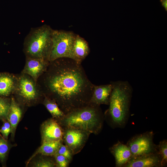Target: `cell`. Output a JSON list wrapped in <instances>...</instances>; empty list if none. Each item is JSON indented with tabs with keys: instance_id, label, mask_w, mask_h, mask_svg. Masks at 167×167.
I'll return each mask as SVG.
<instances>
[{
	"instance_id": "6da1fadb",
	"label": "cell",
	"mask_w": 167,
	"mask_h": 167,
	"mask_svg": "<svg viewBox=\"0 0 167 167\" xmlns=\"http://www.w3.org/2000/svg\"><path fill=\"white\" fill-rule=\"evenodd\" d=\"M44 72L46 96L54 100L65 114L90 104L94 85L81 63L60 58L50 62Z\"/></svg>"
},
{
	"instance_id": "7a4b0ae2",
	"label": "cell",
	"mask_w": 167,
	"mask_h": 167,
	"mask_svg": "<svg viewBox=\"0 0 167 167\" xmlns=\"http://www.w3.org/2000/svg\"><path fill=\"white\" fill-rule=\"evenodd\" d=\"M112 85L108 109L105 113L114 127H123L129 118L133 89L127 81L110 83Z\"/></svg>"
},
{
	"instance_id": "3957f363",
	"label": "cell",
	"mask_w": 167,
	"mask_h": 167,
	"mask_svg": "<svg viewBox=\"0 0 167 167\" xmlns=\"http://www.w3.org/2000/svg\"><path fill=\"white\" fill-rule=\"evenodd\" d=\"M103 119L100 106L89 104L75 109L57 120L63 128H77L97 135L102 128Z\"/></svg>"
},
{
	"instance_id": "277c9868",
	"label": "cell",
	"mask_w": 167,
	"mask_h": 167,
	"mask_svg": "<svg viewBox=\"0 0 167 167\" xmlns=\"http://www.w3.org/2000/svg\"><path fill=\"white\" fill-rule=\"evenodd\" d=\"M53 30L49 26L44 25L31 31L24 42L25 51L28 57L49 61Z\"/></svg>"
},
{
	"instance_id": "5b68a950",
	"label": "cell",
	"mask_w": 167,
	"mask_h": 167,
	"mask_svg": "<svg viewBox=\"0 0 167 167\" xmlns=\"http://www.w3.org/2000/svg\"><path fill=\"white\" fill-rule=\"evenodd\" d=\"M76 36L71 31L53 30L49 62L62 58L74 60L73 47Z\"/></svg>"
},
{
	"instance_id": "8992f818",
	"label": "cell",
	"mask_w": 167,
	"mask_h": 167,
	"mask_svg": "<svg viewBox=\"0 0 167 167\" xmlns=\"http://www.w3.org/2000/svg\"><path fill=\"white\" fill-rule=\"evenodd\" d=\"M154 134L152 131L135 135L131 138L126 145L129 148L132 157L158 152L157 145L153 141Z\"/></svg>"
},
{
	"instance_id": "52a82bcc",
	"label": "cell",
	"mask_w": 167,
	"mask_h": 167,
	"mask_svg": "<svg viewBox=\"0 0 167 167\" xmlns=\"http://www.w3.org/2000/svg\"><path fill=\"white\" fill-rule=\"evenodd\" d=\"M63 143L71 151L73 155L79 153L85 145L91 133L77 128H63Z\"/></svg>"
},
{
	"instance_id": "ba28073f",
	"label": "cell",
	"mask_w": 167,
	"mask_h": 167,
	"mask_svg": "<svg viewBox=\"0 0 167 167\" xmlns=\"http://www.w3.org/2000/svg\"><path fill=\"white\" fill-rule=\"evenodd\" d=\"M42 142L62 140L63 129L58 121L53 118L45 121L41 127Z\"/></svg>"
},
{
	"instance_id": "9c48e42d",
	"label": "cell",
	"mask_w": 167,
	"mask_h": 167,
	"mask_svg": "<svg viewBox=\"0 0 167 167\" xmlns=\"http://www.w3.org/2000/svg\"><path fill=\"white\" fill-rule=\"evenodd\" d=\"M123 167H162L161 157L157 152L133 156Z\"/></svg>"
},
{
	"instance_id": "30bf717a",
	"label": "cell",
	"mask_w": 167,
	"mask_h": 167,
	"mask_svg": "<svg viewBox=\"0 0 167 167\" xmlns=\"http://www.w3.org/2000/svg\"><path fill=\"white\" fill-rule=\"evenodd\" d=\"M112 89L111 83L98 86L94 85L90 104L98 106L102 104L109 105Z\"/></svg>"
},
{
	"instance_id": "8fae6325",
	"label": "cell",
	"mask_w": 167,
	"mask_h": 167,
	"mask_svg": "<svg viewBox=\"0 0 167 167\" xmlns=\"http://www.w3.org/2000/svg\"><path fill=\"white\" fill-rule=\"evenodd\" d=\"M109 150L115 158L116 167H123L132 157L129 147L120 141L111 147Z\"/></svg>"
},
{
	"instance_id": "7c38bea8",
	"label": "cell",
	"mask_w": 167,
	"mask_h": 167,
	"mask_svg": "<svg viewBox=\"0 0 167 167\" xmlns=\"http://www.w3.org/2000/svg\"><path fill=\"white\" fill-rule=\"evenodd\" d=\"M49 62L47 60L28 57L24 72L36 80L45 71Z\"/></svg>"
},
{
	"instance_id": "4fadbf2b",
	"label": "cell",
	"mask_w": 167,
	"mask_h": 167,
	"mask_svg": "<svg viewBox=\"0 0 167 167\" xmlns=\"http://www.w3.org/2000/svg\"><path fill=\"white\" fill-rule=\"evenodd\" d=\"M90 49L87 42L78 35H76L73 47L74 60L81 63L89 53Z\"/></svg>"
},
{
	"instance_id": "5bb4252c",
	"label": "cell",
	"mask_w": 167,
	"mask_h": 167,
	"mask_svg": "<svg viewBox=\"0 0 167 167\" xmlns=\"http://www.w3.org/2000/svg\"><path fill=\"white\" fill-rule=\"evenodd\" d=\"M18 88L19 95L27 100H33L37 96L36 91L33 83L25 77L20 78Z\"/></svg>"
},
{
	"instance_id": "9a60e30c",
	"label": "cell",
	"mask_w": 167,
	"mask_h": 167,
	"mask_svg": "<svg viewBox=\"0 0 167 167\" xmlns=\"http://www.w3.org/2000/svg\"><path fill=\"white\" fill-rule=\"evenodd\" d=\"M21 110L15 99L12 98L7 116L11 126V132L14 135L15 132L21 117Z\"/></svg>"
},
{
	"instance_id": "2e32d148",
	"label": "cell",
	"mask_w": 167,
	"mask_h": 167,
	"mask_svg": "<svg viewBox=\"0 0 167 167\" xmlns=\"http://www.w3.org/2000/svg\"><path fill=\"white\" fill-rule=\"evenodd\" d=\"M62 143V139L42 142L41 146L30 158L28 161V163L33 157L38 154L47 156H54L56 153L59 146Z\"/></svg>"
},
{
	"instance_id": "e0dca14e",
	"label": "cell",
	"mask_w": 167,
	"mask_h": 167,
	"mask_svg": "<svg viewBox=\"0 0 167 167\" xmlns=\"http://www.w3.org/2000/svg\"><path fill=\"white\" fill-rule=\"evenodd\" d=\"M14 84V80L11 76L0 75V95H9L13 90Z\"/></svg>"
},
{
	"instance_id": "ac0fdd59",
	"label": "cell",
	"mask_w": 167,
	"mask_h": 167,
	"mask_svg": "<svg viewBox=\"0 0 167 167\" xmlns=\"http://www.w3.org/2000/svg\"><path fill=\"white\" fill-rule=\"evenodd\" d=\"M44 104L53 118L55 119L58 120L65 115V114L54 100L45 96Z\"/></svg>"
},
{
	"instance_id": "d6986e66",
	"label": "cell",
	"mask_w": 167,
	"mask_h": 167,
	"mask_svg": "<svg viewBox=\"0 0 167 167\" xmlns=\"http://www.w3.org/2000/svg\"><path fill=\"white\" fill-rule=\"evenodd\" d=\"M158 152L161 159L162 167L165 166L167 164V140L164 139L161 141L157 145Z\"/></svg>"
},
{
	"instance_id": "ffe728a7",
	"label": "cell",
	"mask_w": 167,
	"mask_h": 167,
	"mask_svg": "<svg viewBox=\"0 0 167 167\" xmlns=\"http://www.w3.org/2000/svg\"><path fill=\"white\" fill-rule=\"evenodd\" d=\"M9 149V145L4 139L0 137V161H3Z\"/></svg>"
},
{
	"instance_id": "44dd1931",
	"label": "cell",
	"mask_w": 167,
	"mask_h": 167,
	"mask_svg": "<svg viewBox=\"0 0 167 167\" xmlns=\"http://www.w3.org/2000/svg\"><path fill=\"white\" fill-rule=\"evenodd\" d=\"M56 153L64 156L70 162L71 161L74 155L70 150L63 143L59 146Z\"/></svg>"
},
{
	"instance_id": "7402d4cb",
	"label": "cell",
	"mask_w": 167,
	"mask_h": 167,
	"mask_svg": "<svg viewBox=\"0 0 167 167\" xmlns=\"http://www.w3.org/2000/svg\"><path fill=\"white\" fill-rule=\"evenodd\" d=\"M55 158L56 166L58 167H67L70 162L64 156L56 153L54 156Z\"/></svg>"
},
{
	"instance_id": "603a6c76",
	"label": "cell",
	"mask_w": 167,
	"mask_h": 167,
	"mask_svg": "<svg viewBox=\"0 0 167 167\" xmlns=\"http://www.w3.org/2000/svg\"><path fill=\"white\" fill-rule=\"evenodd\" d=\"M55 166H56V163L48 158L42 159L34 164V166L37 167H53Z\"/></svg>"
},
{
	"instance_id": "cb8c5ba5",
	"label": "cell",
	"mask_w": 167,
	"mask_h": 167,
	"mask_svg": "<svg viewBox=\"0 0 167 167\" xmlns=\"http://www.w3.org/2000/svg\"><path fill=\"white\" fill-rule=\"evenodd\" d=\"M10 105L6 101L0 98V118L7 117Z\"/></svg>"
},
{
	"instance_id": "d4e9b609",
	"label": "cell",
	"mask_w": 167,
	"mask_h": 167,
	"mask_svg": "<svg viewBox=\"0 0 167 167\" xmlns=\"http://www.w3.org/2000/svg\"><path fill=\"white\" fill-rule=\"evenodd\" d=\"M0 131L3 136L7 139L9 134L11 132V126L9 122H5L1 128Z\"/></svg>"
},
{
	"instance_id": "484cf974",
	"label": "cell",
	"mask_w": 167,
	"mask_h": 167,
	"mask_svg": "<svg viewBox=\"0 0 167 167\" xmlns=\"http://www.w3.org/2000/svg\"><path fill=\"white\" fill-rule=\"evenodd\" d=\"M162 6L165 8V10L167 11V0H160Z\"/></svg>"
}]
</instances>
